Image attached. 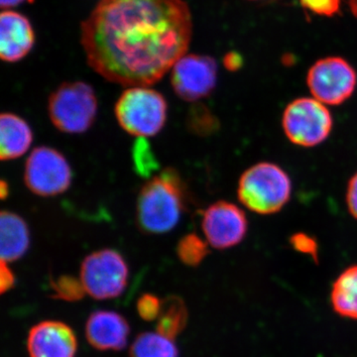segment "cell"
<instances>
[{
	"mask_svg": "<svg viewBox=\"0 0 357 357\" xmlns=\"http://www.w3.org/2000/svg\"><path fill=\"white\" fill-rule=\"evenodd\" d=\"M192 14L184 0H102L82 23L88 64L112 83L149 86L185 56Z\"/></svg>",
	"mask_w": 357,
	"mask_h": 357,
	"instance_id": "1",
	"label": "cell"
},
{
	"mask_svg": "<svg viewBox=\"0 0 357 357\" xmlns=\"http://www.w3.org/2000/svg\"><path fill=\"white\" fill-rule=\"evenodd\" d=\"M187 206V189L173 168H167L143 185L136 204L138 227L147 234L171 231Z\"/></svg>",
	"mask_w": 357,
	"mask_h": 357,
	"instance_id": "2",
	"label": "cell"
},
{
	"mask_svg": "<svg viewBox=\"0 0 357 357\" xmlns=\"http://www.w3.org/2000/svg\"><path fill=\"white\" fill-rule=\"evenodd\" d=\"M292 184L287 173L272 163H259L243 174L238 183L239 201L259 215L277 213L288 203Z\"/></svg>",
	"mask_w": 357,
	"mask_h": 357,
	"instance_id": "3",
	"label": "cell"
},
{
	"mask_svg": "<svg viewBox=\"0 0 357 357\" xmlns=\"http://www.w3.org/2000/svg\"><path fill=\"white\" fill-rule=\"evenodd\" d=\"M115 116L126 132L138 137H151L163 129L168 105L159 91L147 86L126 89L115 105Z\"/></svg>",
	"mask_w": 357,
	"mask_h": 357,
	"instance_id": "4",
	"label": "cell"
},
{
	"mask_svg": "<svg viewBox=\"0 0 357 357\" xmlns=\"http://www.w3.org/2000/svg\"><path fill=\"white\" fill-rule=\"evenodd\" d=\"M48 114L52 123L62 132H86L98 114L95 91L83 82L62 84L49 98Z\"/></svg>",
	"mask_w": 357,
	"mask_h": 357,
	"instance_id": "5",
	"label": "cell"
},
{
	"mask_svg": "<svg viewBox=\"0 0 357 357\" xmlns=\"http://www.w3.org/2000/svg\"><path fill=\"white\" fill-rule=\"evenodd\" d=\"M128 280V264L114 249L96 251L82 263V283L86 292L95 299L119 297L126 290Z\"/></svg>",
	"mask_w": 357,
	"mask_h": 357,
	"instance_id": "6",
	"label": "cell"
},
{
	"mask_svg": "<svg viewBox=\"0 0 357 357\" xmlns=\"http://www.w3.org/2000/svg\"><path fill=\"white\" fill-rule=\"evenodd\" d=\"M282 126L294 144L312 147L328 137L333 129V117L324 103L316 98H298L286 107Z\"/></svg>",
	"mask_w": 357,
	"mask_h": 357,
	"instance_id": "7",
	"label": "cell"
},
{
	"mask_svg": "<svg viewBox=\"0 0 357 357\" xmlns=\"http://www.w3.org/2000/svg\"><path fill=\"white\" fill-rule=\"evenodd\" d=\"M73 173L64 155L54 148H35L25 164L26 187L37 196L63 194L72 184Z\"/></svg>",
	"mask_w": 357,
	"mask_h": 357,
	"instance_id": "8",
	"label": "cell"
},
{
	"mask_svg": "<svg viewBox=\"0 0 357 357\" xmlns=\"http://www.w3.org/2000/svg\"><path fill=\"white\" fill-rule=\"evenodd\" d=\"M307 83L312 95L319 102L342 105L351 98L356 88V73L344 59H321L310 69Z\"/></svg>",
	"mask_w": 357,
	"mask_h": 357,
	"instance_id": "9",
	"label": "cell"
},
{
	"mask_svg": "<svg viewBox=\"0 0 357 357\" xmlns=\"http://www.w3.org/2000/svg\"><path fill=\"white\" fill-rule=\"evenodd\" d=\"M218 79V65L208 56L185 55L174 65L171 84L178 98L197 102L213 93Z\"/></svg>",
	"mask_w": 357,
	"mask_h": 357,
	"instance_id": "10",
	"label": "cell"
},
{
	"mask_svg": "<svg viewBox=\"0 0 357 357\" xmlns=\"http://www.w3.org/2000/svg\"><path fill=\"white\" fill-rule=\"evenodd\" d=\"M202 227L208 244L218 249L234 248L248 232V220L236 204L220 201L204 211Z\"/></svg>",
	"mask_w": 357,
	"mask_h": 357,
	"instance_id": "11",
	"label": "cell"
},
{
	"mask_svg": "<svg viewBox=\"0 0 357 357\" xmlns=\"http://www.w3.org/2000/svg\"><path fill=\"white\" fill-rule=\"evenodd\" d=\"M30 357H75L77 338L61 321H42L30 330L27 340Z\"/></svg>",
	"mask_w": 357,
	"mask_h": 357,
	"instance_id": "12",
	"label": "cell"
},
{
	"mask_svg": "<svg viewBox=\"0 0 357 357\" xmlns=\"http://www.w3.org/2000/svg\"><path fill=\"white\" fill-rule=\"evenodd\" d=\"M35 34L26 16L16 11H3L0 15V58L15 63L32 50Z\"/></svg>",
	"mask_w": 357,
	"mask_h": 357,
	"instance_id": "13",
	"label": "cell"
},
{
	"mask_svg": "<svg viewBox=\"0 0 357 357\" xmlns=\"http://www.w3.org/2000/svg\"><path fill=\"white\" fill-rule=\"evenodd\" d=\"M129 332L126 319L115 312L96 311L86 321V340L98 351H121L128 344Z\"/></svg>",
	"mask_w": 357,
	"mask_h": 357,
	"instance_id": "14",
	"label": "cell"
},
{
	"mask_svg": "<svg viewBox=\"0 0 357 357\" xmlns=\"http://www.w3.org/2000/svg\"><path fill=\"white\" fill-rule=\"evenodd\" d=\"M30 245L27 223L17 213L3 211L0 215V255L6 263L20 259Z\"/></svg>",
	"mask_w": 357,
	"mask_h": 357,
	"instance_id": "15",
	"label": "cell"
},
{
	"mask_svg": "<svg viewBox=\"0 0 357 357\" xmlns=\"http://www.w3.org/2000/svg\"><path fill=\"white\" fill-rule=\"evenodd\" d=\"M33 142L29 124L18 115L3 112L0 116V159L2 161L23 156Z\"/></svg>",
	"mask_w": 357,
	"mask_h": 357,
	"instance_id": "16",
	"label": "cell"
},
{
	"mask_svg": "<svg viewBox=\"0 0 357 357\" xmlns=\"http://www.w3.org/2000/svg\"><path fill=\"white\" fill-rule=\"evenodd\" d=\"M333 310L344 318L357 319V265L347 268L333 283Z\"/></svg>",
	"mask_w": 357,
	"mask_h": 357,
	"instance_id": "17",
	"label": "cell"
},
{
	"mask_svg": "<svg viewBox=\"0 0 357 357\" xmlns=\"http://www.w3.org/2000/svg\"><path fill=\"white\" fill-rule=\"evenodd\" d=\"M157 319V332L174 340L187 326L188 311L185 303L176 296L162 301L161 312Z\"/></svg>",
	"mask_w": 357,
	"mask_h": 357,
	"instance_id": "18",
	"label": "cell"
},
{
	"mask_svg": "<svg viewBox=\"0 0 357 357\" xmlns=\"http://www.w3.org/2000/svg\"><path fill=\"white\" fill-rule=\"evenodd\" d=\"M173 340L159 333H141L130 347V357H178Z\"/></svg>",
	"mask_w": 357,
	"mask_h": 357,
	"instance_id": "19",
	"label": "cell"
},
{
	"mask_svg": "<svg viewBox=\"0 0 357 357\" xmlns=\"http://www.w3.org/2000/svg\"><path fill=\"white\" fill-rule=\"evenodd\" d=\"M178 259L188 266H198L208 253L206 241L195 234H187L178 241L177 249Z\"/></svg>",
	"mask_w": 357,
	"mask_h": 357,
	"instance_id": "20",
	"label": "cell"
},
{
	"mask_svg": "<svg viewBox=\"0 0 357 357\" xmlns=\"http://www.w3.org/2000/svg\"><path fill=\"white\" fill-rule=\"evenodd\" d=\"M52 289L57 299L68 302L83 299L86 293L82 281L72 276H62L56 281H52Z\"/></svg>",
	"mask_w": 357,
	"mask_h": 357,
	"instance_id": "21",
	"label": "cell"
},
{
	"mask_svg": "<svg viewBox=\"0 0 357 357\" xmlns=\"http://www.w3.org/2000/svg\"><path fill=\"white\" fill-rule=\"evenodd\" d=\"M190 116V126L198 133H210L217 128V121L204 107H196Z\"/></svg>",
	"mask_w": 357,
	"mask_h": 357,
	"instance_id": "22",
	"label": "cell"
},
{
	"mask_svg": "<svg viewBox=\"0 0 357 357\" xmlns=\"http://www.w3.org/2000/svg\"><path fill=\"white\" fill-rule=\"evenodd\" d=\"M161 309L162 301L151 294H144L138 300V314L145 321H154L158 319Z\"/></svg>",
	"mask_w": 357,
	"mask_h": 357,
	"instance_id": "23",
	"label": "cell"
},
{
	"mask_svg": "<svg viewBox=\"0 0 357 357\" xmlns=\"http://www.w3.org/2000/svg\"><path fill=\"white\" fill-rule=\"evenodd\" d=\"M305 8L323 16H333L340 9V0H301Z\"/></svg>",
	"mask_w": 357,
	"mask_h": 357,
	"instance_id": "24",
	"label": "cell"
},
{
	"mask_svg": "<svg viewBox=\"0 0 357 357\" xmlns=\"http://www.w3.org/2000/svg\"><path fill=\"white\" fill-rule=\"evenodd\" d=\"M290 243L296 250L311 255L316 261L318 260V243L311 236L305 234H296L291 237Z\"/></svg>",
	"mask_w": 357,
	"mask_h": 357,
	"instance_id": "25",
	"label": "cell"
},
{
	"mask_svg": "<svg viewBox=\"0 0 357 357\" xmlns=\"http://www.w3.org/2000/svg\"><path fill=\"white\" fill-rule=\"evenodd\" d=\"M347 203L351 215L357 218V173L349 181L347 192Z\"/></svg>",
	"mask_w": 357,
	"mask_h": 357,
	"instance_id": "26",
	"label": "cell"
},
{
	"mask_svg": "<svg viewBox=\"0 0 357 357\" xmlns=\"http://www.w3.org/2000/svg\"><path fill=\"white\" fill-rule=\"evenodd\" d=\"M0 277H1V282H0V288H1V293L3 294L11 289L15 283V277L11 270L8 268V263L1 261V267H0Z\"/></svg>",
	"mask_w": 357,
	"mask_h": 357,
	"instance_id": "27",
	"label": "cell"
},
{
	"mask_svg": "<svg viewBox=\"0 0 357 357\" xmlns=\"http://www.w3.org/2000/svg\"><path fill=\"white\" fill-rule=\"evenodd\" d=\"M223 64H225V67L227 70L234 72V70H238L243 66V59H241V56H239L238 54L230 52L223 59Z\"/></svg>",
	"mask_w": 357,
	"mask_h": 357,
	"instance_id": "28",
	"label": "cell"
},
{
	"mask_svg": "<svg viewBox=\"0 0 357 357\" xmlns=\"http://www.w3.org/2000/svg\"><path fill=\"white\" fill-rule=\"evenodd\" d=\"M34 0H0L1 8H13V7L20 6L25 2H33Z\"/></svg>",
	"mask_w": 357,
	"mask_h": 357,
	"instance_id": "29",
	"label": "cell"
},
{
	"mask_svg": "<svg viewBox=\"0 0 357 357\" xmlns=\"http://www.w3.org/2000/svg\"><path fill=\"white\" fill-rule=\"evenodd\" d=\"M8 184H7L6 181L2 180L1 183H0V197H1V199H6L7 196H8Z\"/></svg>",
	"mask_w": 357,
	"mask_h": 357,
	"instance_id": "30",
	"label": "cell"
},
{
	"mask_svg": "<svg viewBox=\"0 0 357 357\" xmlns=\"http://www.w3.org/2000/svg\"><path fill=\"white\" fill-rule=\"evenodd\" d=\"M349 7L352 14L357 17V0H349Z\"/></svg>",
	"mask_w": 357,
	"mask_h": 357,
	"instance_id": "31",
	"label": "cell"
}]
</instances>
